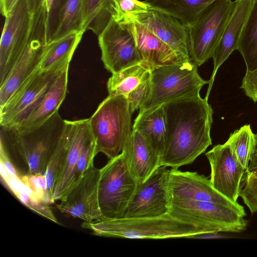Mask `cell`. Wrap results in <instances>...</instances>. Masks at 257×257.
<instances>
[{
	"label": "cell",
	"mask_w": 257,
	"mask_h": 257,
	"mask_svg": "<svg viewBox=\"0 0 257 257\" xmlns=\"http://www.w3.org/2000/svg\"><path fill=\"white\" fill-rule=\"evenodd\" d=\"M121 153L139 184L145 182L160 167V156L139 132L133 130Z\"/></svg>",
	"instance_id": "19"
},
{
	"label": "cell",
	"mask_w": 257,
	"mask_h": 257,
	"mask_svg": "<svg viewBox=\"0 0 257 257\" xmlns=\"http://www.w3.org/2000/svg\"><path fill=\"white\" fill-rule=\"evenodd\" d=\"M54 0H45V5L47 12V14L50 11Z\"/></svg>",
	"instance_id": "42"
},
{
	"label": "cell",
	"mask_w": 257,
	"mask_h": 257,
	"mask_svg": "<svg viewBox=\"0 0 257 257\" xmlns=\"http://www.w3.org/2000/svg\"><path fill=\"white\" fill-rule=\"evenodd\" d=\"M255 139H256V148H257V134H255Z\"/></svg>",
	"instance_id": "43"
},
{
	"label": "cell",
	"mask_w": 257,
	"mask_h": 257,
	"mask_svg": "<svg viewBox=\"0 0 257 257\" xmlns=\"http://www.w3.org/2000/svg\"><path fill=\"white\" fill-rule=\"evenodd\" d=\"M151 70L145 64H139L112 74L107 83L109 95H127L151 77Z\"/></svg>",
	"instance_id": "26"
},
{
	"label": "cell",
	"mask_w": 257,
	"mask_h": 257,
	"mask_svg": "<svg viewBox=\"0 0 257 257\" xmlns=\"http://www.w3.org/2000/svg\"><path fill=\"white\" fill-rule=\"evenodd\" d=\"M66 1V0H54L51 10L47 14V43L55 32L60 11Z\"/></svg>",
	"instance_id": "38"
},
{
	"label": "cell",
	"mask_w": 257,
	"mask_h": 257,
	"mask_svg": "<svg viewBox=\"0 0 257 257\" xmlns=\"http://www.w3.org/2000/svg\"><path fill=\"white\" fill-rule=\"evenodd\" d=\"M254 0H235L222 36L213 54L214 68L206 95L208 98L218 69L235 50Z\"/></svg>",
	"instance_id": "18"
},
{
	"label": "cell",
	"mask_w": 257,
	"mask_h": 257,
	"mask_svg": "<svg viewBox=\"0 0 257 257\" xmlns=\"http://www.w3.org/2000/svg\"><path fill=\"white\" fill-rule=\"evenodd\" d=\"M136 22L156 35L169 46L182 61L191 60L187 27L176 18L150 9L130 17L123 24Z\"/></svg>",
	"instance_id": "17"
},
{
	"label": "cell",
	"mask_w": 257,
	"mask_h": 257,
	"mask_svg": "<svg viewBox=\"0 0 257 257\" xmlns=\"http://www.w3.org/2000/svg\"><path fill=\"white\" fill-rule=\"evenodd\" d=\"M4 0H0V4L2 3L3 2Z\"/></svg>",
	"instance_id": "44"
},
{
	"label": "cell",
	"mask_w": 257,
	"mask_h": 257,
	"mask_svg": "<svg viewBox=\"0 0 257 257\" xmlns=\"http://www.w3.org/2000/svg\"><path fill=\"white\" fill-rule=\"evenodd\" d=\"M217 0H146L150 9L168 14L186 27L194 23Z\"/></svg>",
	"instance_id": "24"
},
{
	"label": "cell",
	"mask_w": 257,
	"mask_h": 257,
	"mask_svg": "<svg viewBox=\"0 0 257 257\" xmlns=\"http://www.w3.org/2000/svg\"><path fill=\"white\" fill-rule=\"evenodd\" d=\"M31 19L26 0H18L5 17L0 42V85L5 82L26 46Z\"/></svg>",
	"instance_id": "11"
},
{
	"label": "cell",
	"mask_w": 257,
	"mask_h": 257,
	"mask_svg": "<svg viewBox=\"0 0 257 257\" xmlns=\"http://www.w3.org/2000/svg\"><path fill=\"white\" fill-rule=\"evenodd\" d=\"M83 23L82 31L91 30L97 36L105 27L111 15L110 0H83Z\"/></svg>",
	"instance_id": "31"
},
{
	"label": "cell",
	"mask_w": 257,
	"mask_h": 257,
	"mask_svg": "<svg viewBox=\"0 0 257 257\" xmlns=\"http://www.w3.org/2000/svg\"><path fill=\"white\" fill-rule=\"evenodd\" d=\"M168 213L206 233H239L245 230L247 225L245 213L211 202L172 200Z\"/></svg>",
	"instance_id": "6"
},
{
	"label": "cell",
	"mask_w": 257,
	"mask_h": 257,
	"mask_svg": "<svg viewBox=\"0 0 257 257\" xmlns=\"http://www.w3.org/2000/svg\"><path fill=\"white\" fill-rule=\"evenodd\" d=\"M101 60L112 74L142 62L134 36L128 25L111 18L98 35Z\"/></svg>",
	"instance_id": "12"
},
{
	"label": "cell",
	"mask_w": 257,
	"mask_h": 257,
	"mask_svg": "<svg viewBox=\"0 0 257 257\" xmlns=\"http://www.w3.org/2000/svg\"><path fill=\"white\" fill-rule=\"evenodd\" d=\"M47 12L44 5L32 15L31 25L26 46L5 82L0 85V108L39 67L47 44Z\"/></svg>",
	"instance_id": "10"
},
{
	"label": "cell",
	"mask_w": 257,
	"mask_h": 257,
	"mask_svg": "<svg viewBox=\"0 0 257 257\" xmlns=\"http://www.w3.org/2000/svg\"><path fill=\"white\" fill-rule=\"evenodd\" d=\"M205 156L210 164V180L214 188L233 203H238L246 171L227 143L215 146Z\"/></svg>",
	"instance_id": "14"
},
{
	"label": "cell",
	"mask_w": 257,
	"mask_h": 257,
	"mask_svg": "<svg viewBox=\"0 0 257 257\" xmlns=\"http://www.w3.org/2000/svg\"><path fill=\"white\" fill-rule=\"evenodd\" d=\"M237 50L246 65V72L257 68V0H254L239 41Z\"/></svg>",
	"instance_id": "29"
},
{
	"label": "cell",
	"mask_w": 257,
	"mask_h": 257,
	"mask_svg": "<svg viewBox=\"0 0 257 257\" xmlns=\"http://www.w3.org/2000/svg\"><path fill=\"white\" fill-rule=\"evenodd\" d=\"M245 95L254 102L257 99V68L246 72L240 86Z\"/></svg>",
	"instance_id": "37"
},
{
	"label": "cell",
	"mask_w": 257,
	"mask_h": 257,
	"mask_svg": "<svg viewBox=\"0 0 257 257\" xmlns=\"http://www.w3.org/2000/svg\"><path fill=\"white\" fill-rule=\"evenodd\" d=\"M99 178L100 169L92 164L79 183L60 199L56 205L58 209L84 221L101 219L98 196Z\"/></svg>",
	"instance_id": "16"
},
{
	"label": "cell",
	"mask_w": 257,
	"mask_h": 257,
	"mask_svg": "<svg viewBox=\"0 0 257 257\" xmlns=\"http://www.w3.org/2000/svg\"><path fill=\"white\" fill-rule=\"evenodd\" d=\"M28 10L32 15L45 5V0H26Z\"/></svg>",
	"instance_id": "39"
},
{
	"label": "cell",
	"mask_w": 257,
	"mask_h": 257,
	"mask_svg": "<svg viewBox=\"0 0 257 257\" xmlns=\"http://www.w3.org/2000/svg\"><path fill=\"white\" fill-rule=\"evenodd\" d=\"M169 170L161 166L144 183L139 184L123 218L153 217L169 213Z\"/></svg>",
	"instance_id": "13"
},
{
	"label": "cell",
	"mask_w": 257,
	"mask_h": 257,
	"mask_svg": "<svg viewBox=\"0 0 257 257\" xmlns=\"http://www.w3.org/2000/svg\"><path fill=\"white\" fill-rule=\"evenodd\" d=\"M138 185L121 153L109 159L100 169L98 196L102 219L123 218Z\"/></svg>",
	"instance_id": "5"
},
{
	"label": "cell",
	"mask_w": 257,
	"mask_h": 257,
	"mask_svg": "<svg viewBox=\"0 0 257 257\" xmlns=\"http://www.w3.org/2000/svg\"><path fill=\"white\" fill-rule=\"evenodd\" d=\"M22 178L33 199L39 202L50 203L45 175L27 173L22 175Z\"/></svg>",
	"instance_id": "34"
},
{
	"label": "cell",
	"mask_w": 257,
	"mask_h": 257,
	"mask_svg": "<svg viewBox=\"0 0 257 257\" xmlns=\"http://www.w3.org/2000/svg\"><path fill=\"white\" fill-rule=\"evenodd\" d=\"M69 63L57 64L45 71L38 68L35 71L1 107L2 127L6 130L17 128L34 111L58 76Z\"/></svg>",
	"instance_id": "7"
},
{
	"label": "cell",
	"mask_w": 257,
	"mask_h": 257,
	"mask_svg": "<svg viewBox=\"0 0 257 257\" xmlns=\"http://www.w3.org/2000/svg\"><path fill=\"white\" fill-rule=\"evenodd\" d=\"M68 69L69 66L60 73L34 111L17 128L12 130L25 131L35 128L58 111L67 92Z\"/></svg>",
	"instance_id": "21"
},
{
	"label": "cell",
	"mask_w": 257,
	"mask_h": 257,
	"mask_svg": "<svg viewBox=\"0 0 257 257\" xmlns=\"http://www.w3.org/2000/svg\"><path fill=\"white\" fill-rule=\"evenodd\" d=\"M18 0H4L0 4L1 12L4 17H6L8 13L11 11Z\"/></svg>",
	"instance_id": "40"
},
{
	"label": "cell",
	"mask_w": 257,
	"mask_h": 257,
	"mask_svg": "<svg viewBox=\"0 0 257 257\" xmlns=\"http://www.w3.org/2000/svg\"><path fill=\"white\" fill-rule=\"evenodd\" d=\"M150 86V78L141 83L126 95L132 113L140 108L148 94Z\"/></svg>",
	"instance_id": "36"
},
{
	"label": "cell",
	"mask_w": 257,
	"mask_h": 257,
	"mask_svg": "<svg viewBox=\"0 0 257 257\" xmlns=\"http://www.w3.org/2000/svg\"><path fill=\"white\" fill-rule=\"evenodd\" d=\"M85 32L72 33L64 37L46 44L39 65L41 71L63 63H70L73 55Z\"/></svg>",
	"instance_id": "25"
},
{
	"label": "cell",
	"mask_w": 257,
	"mask_h": 257,
	"mask_svg": "<svg viewBox=\"0 0 257 257\" xmlns=\"http://www.w3.org/2000/svg\"><path fill=\"white\" fill-rule=\"evenodd\" d=\"M132 112L125 95H108L89 118L95 153L110 159L122 151L132 133Z\"/></svg>",
	"instance_id": "3"
},
{
	"label": "cell",
	"mask_w": 257,
	"mask_h": 257,
	"mask_svg": "<svg viewBox=\"0 0 257 257\" xmlns=\"http://www.w3.org/2000/svg\"><path fill=\"white\" fill-rule=\"evenodd\" d=\"M168 190L171 201L190 200L211 202L245 213L244 207L233 203L216 191L210 179L197 172L169 170Z\"/></svg>",
	"instance_id": "15"
},
{
	"label": "cell",
	"mask_w": 257,
	"mask_h": 257,
	"mask_svg": "<svg viewBox=\"0 0 257 257\" xmlns=\"http://www.w3.org/2000/svg\"><path fill=\"white\" fill-rule=\"evenodd\" d=\"M74 128V121L66 120L65 127L59 143L47 167L45 176L50 203H54L53 192L57 180L65 164Z\"/></svg>",
	"instance_id": "27"
},
{
	"label": "cell",
	"mask_w": 257,
	"mask_h": 257,
	"mask_svg": "<svg viewBox=\"0 0 257 257\" xmlns=\"http://www.w3.org/2000/svg\"><path fill=\"white\" fill-rule=\"evenodd\" d=\"M83 7V0H66L60 11L55 32L47 43L82 31Z\"/></svg>",
	"instance_id": "28"
},
{
	"label": "cell",
	"mask_w": 257,
	"mask_h": 257,
	"mask_svg": "<svg viewBox=\"0 0 257 257\" xmlns=\"http://www.w3.org/2000/svg\"><path fill=\"white\" fill-rule=\"evenodd\" d=\"M233 155L246 171L257 149L256 142L250 124H245L231 133L226 142Z\"/></svg>",
	"instance_id": "30"
},
{
	"label": "cell",
	"mask_w": 257,
	"mask_h": 257,
	"mask_svg": "<svg viewBox=\"0 0 257 257\" xmlns=\"http://www.w3.org/2000/svg\"><path fill=\"white\" fill-rule=\"evenodd\" d=\"M127 25L134 36L142 62L151 70L183 61L169 46L145 27L136 22Z\"/></svg>",
	"instance_id": "20"
},
{
	"label": "cell",
	"mask_w": 257,
	"mask_h": 257,
	"mask_svg": "<svg viewBox=\"0 0 257 257\" xmlns=\"http://www.w3.org/2000/svg\"><path fill=\"white\" fill-rule=\"evenodd\" d=\"M246 171L252 173L257 177V149L250 159Z\"/></svg>",
	"instance_id": "41"
},
{
	"label": "cell",
	"mask_w": 257,
	"mask_h": 257,
	"mask_svg": "<svg viewBox=\"0 0 257 257\" xmlns=\"http://www.w3.org/2000/svg\"><path fill=\"white\" fill-rule=\"evenodd\" d=\"M243 184L239 197L251 214L257 213V177L246 171Z\"/></svg>",
	"instance_id": "35"
},
{
	"label": "cell",
	"mask_w": 257,
	"mask_h": 257,
	"mask_svg": "<svg viewBox=\"0 0 257 257\" xmlns=\"http://www.w3.org/2000/svg\"><path fill=\"white\" fill-rule=\"evenodd\" d=\"M150 9L144 2L138 0H110L109 11L111 18L124 24L131 16L147 12Z\"/></svg>",
	"instance_id": "32"
},
{
	"label": "cell",
	"mask_w": 257,
	"mask_h": 257,
	"mask_svg": "<svg viewBox=\"0 0 257 257\" xmlns=\"http://www.w3.org/2000/svg\"><path fill=\"white\" fill-rule=\"evenodd\" d=\"M233 5L231 0H217L187 27L190 58L198 66L212 57Z\"/></svg>",
	"instance_id": "9"
},
{
	"label": "cell",
	"mask_w": 257,
	"mask_h": 257,
	"mask_svg": "<svg viewBox=\"0 0 257 257\" xmlns=\"http://www.w3.org/2000/svg\"><path fill=\"white\" fill-rule=\"evenodd\" d=\"M133 130L141 133L161 155L166 138V121L163 104L139 112Z\"/></svg>",
	"instance_id": "23"
},
{
	"label": "cell",
	"mask_w": 257,
	"mask_h": 257,
	"mask_svg": "<svg viewBox=\"0 0 257 257\" xmlns=\"http://www.w3.org/2000/svg\"><path fill=\"white\" fill-rule=\"evenodd\" d=\"M91 137L89 118L74 120L73 132L68 154L54 189V202L60 200L66 194L74 167L83 147Z\"/></svg>",
	"instance_id": "22"
},
{
	"label": "cell",
	"mask_w": 257,
	"mask_h": 257,
	"mask_svg": "<svg viewBox=\"0 0 257 257\" xmlns=\"http://www.w3.org/2000/svg\"><path fill=\"white\" fill-rule=\"evenodd\" d=\"M81 227L98 236L128 238H187L190 235L206 233L201 228L180 220L169 213L153 217L84 221Z\"/></svg>",
	"instance_id": "2"
},
{
	"label": "cell",
	"mask_w": 257,
	"mask_h": 257,
	"mask_svg": "<svg viewBox=\"0 0 257 257\" xmlns=\"http://www.w3.org/2000/svg\"><path fill=\"white\" fill-rule=\"evenodd\" d=\"M95 156V143L92 136L84 145L81 152L72 172L66 194L79 183L86 171L93 164L94 158Z\"/></svg>",
	"instance_id": "33"
},
{
	"label": "cell",
	"mask_w": 257,
	"mask_h": 257,
	"mask_svg": "<svg viewBox=\"0 0 257 257\" xmlns=\"http://www.w3.org/2000/svg\"><path fill=\"white\" fill-rule=\"evenodd\" d=\"M66 120L56 112L40 126L13 132L17 151L29 174L45 175L49 161L62 135Z\"/></svg>",
	"instance_id": "8"
},
{
	"label": "cell",
	"mask_w": 257,
	"mask_h": 257,
	"mask_svg": "<svg viewBox=\"0 0 257 257\" xmlns=\"http://www.w3.org/2000/svg\"><path fill=\"white\" fill-rule=\"evenodd\" d=\"M197 66L189 60L152 69L150 90L140 112L178 98L200 95L201 88L209 81L201 77Z\"/></svg>",
	"instance_id": "4"
},
{
	"label": "cell",
	"mask_w": 257,
	"mask_h": 257,
	"mask_svg": "<svg viewBox=\"0 0 257 257\" xmlns=\"http://www.w3.org/2000/svg\"><path fill=\"white\" fill-rule=\"evenodd\" d=\"M166 138L160 156L161 166L173 169L192 164L212 145L213 109L208 98L200 95L163 104Z\"/></svg>",
	"instance_id": "1"
},
{
	"label": "cell",
	"mask_w": 257,
	"mask_h": 257,
	"mask_svg": "<svg viewBox=\"0 0 257 257\" xmlns=\"http://www.w3.org/2000/svg\"><path fill=\"white\" fill-rule=\"evenodd\" d=\"M256 102H257V99H256Z\"/></svg>",
	"instance_id": "45"
}]
</instances>
